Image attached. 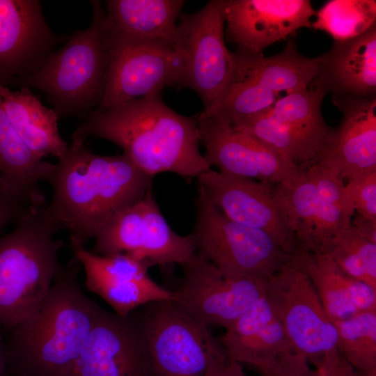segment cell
Instances as JSON below:
<instances>
[{
    "mask_svg": "<svg viewBox=\"0 0 376 376\" xmlns=\"http://www.w3.org/2000/svg\"><path fill=\"white\" fill-rule=\"evenodd\" d=\"M280 185L300 250L320 251L331 238L351 224L352 218L318 196L305 171Z\"/></svg>",
    "mask_w": 376,
    "mask_h": 376,
    "instance_id": "cell-24",
    "label": "cell"
},
{
    "mask_svg": "<svg viewBox=\"0 0 376 376\" xmlns=\"http://www.w3.org/2000/svg\"><path fill=\"white\" fill-rule=\"evenodd\" d=\"M194 206L189 235L196 253L221 272L268 280L292 260V255L265 232L227 217L198 185Z\"/></svg>",
    "mask_w": 376,
    "mask_h": 376,
    "instance_id": "cell-6",
    "label": "cell"
},
{
    "mask_svg": "<svg viewBox=\"0 0 376 376\" xmlns=\"http://www.w3.org/2000/svg\"><path fill=\"white\" fill-rule=\"evenodd\" d=\"M305 173L322 199L352 218L354 210L345 192L343 180L316 162L307 168Z\"/></svg>",
    "mask_w": 376,
    "mask_h": 376,
    "instance_id": "cell-33",
    "label": "cell"
},
{
    "mask_svg": "<svg viewBox=\"0 0 376 376\" xmlns=\"http://www.w3.org/2000/svg\"><path fill=\"white\" fill-rule=\"evenodd\" d=\"M92 253H130L150 266L182 265L196 254L190 235L176 233L163 216L152 188L115 215L95 236Z\"/></svg>",
    "mask_w": 376,
    "mask_h": 376,
    "instance_id": "cell-11",
    "label": "cell"
},
{
    "mask_svg": "<svg viewBox=\"0 0 376 376\" xmlns=\"http://www.w3.org/2000/svg\"><path fill=\"white\" fill-rule=\"evenodd\" d=\"M315 15L311 28L327 33L334 40H348L376 24V1L331 0Z\"/></svg>",
    "mask_w": 376,
    "mask_h": 376,
    "instance_id": "cell-29",
    "label": "cell"
},
{
    "mask_svg": "<svg viewBox=\"0 0 376 376\" xmlns=\"http://www.w3.org/2000/svg\"><path fill=\"white\" fill-rule=\"evenodd\" d=\"M136 311L157 376H204L228 359L210 327L171 299Z\"/></svg>",
    "mask_w": 376,
    "mask_h": 376,
    "instance_id": "cell-7",
    "label": "cell"
},
{
    "mask_svg": "<svg viewBox=\"0 0 376 376\" xmlns=\"http://www.w3.org/2000/svg\"><path fill=\"white\" fill-rule=\"evenodd\" d=\"M198 185L227 217L269 235L288 253L299 250L279 184L237 177L210 169Z\"/></svg>",
    "mask_w": 376,
    "mask_h": 376,
    "instance_id": "cell-12",
    "label": "cell"
},
{
    "mask_svg": "<svg viewBox=\"0 0 376 376\" xmlns=\"http://www.w3.org/2000/svg\"><path fill=\"white\" fill-rule=\"evenodd\" d=\"M219 340L230 360L256 370L295 352L265 295L226 329Z\"/></svg>",
    "mask_w": 376,
    "mask_h": 376,
    "instance_id": "cell-21",
    "label": "cell"
},
{
    "mask_svg": "<svg viewBox=\"0 0 376 376\" xmlns=\"http://www.w3.org/2000/svg\"><path fill=\"white\" fill-rule=\"evenodd\" d=\"M354 376H371V375H368L366 373H362V372L354 370Z\"/></svg>",
    "mask_w": 376,
    "mask_h": 376,
    "instance_id": "cell-41",
    "label": "cell"
},
{
    "mask_svg": "<svg viewBox=\"0 0 376 376\" xmlns=\"http://www.w3.org/2000/svg\"><path fill=\"white\" fill-rule=\"evenodd\" d=\"M345 189L355 214L368 219H376V171L348 180Z\"/></svg>",
    "mask_w": 376,
    "mask_h": 376,
    "instance_id": "cell-34",
    "label": "cell"
},
{
    "mask_svg": "<svg viewBox=\"0 0 376 376\" xmlns=\"http://www.w3.org/2000/svg\"><path fill=\"white\" fill-rule=\"evenodd\" d=\"M88 290L103 299L120 316H127L147 304L172 299V292L150 277L141 281L112 282L85 279Z\"/></svg>",
    "mask_w": 376,
    "mask_h": 376,
    "instance_id": "cell-31",
    "label": "cell"
},
{
    "mask_svg": "<svg viewBox=\"0 0 376 376\" xmlns=\"http://www.w3.org/2000/svg\"><path fill=\"white\" fill-rule=\"evenodd\" d=\"M0 97L6 113L19 136L39 158L59 159L68 144L62 138L53 109L45 106L27 88L13 91L0 85Z\"/></svg>",
    "mask_w": 376,
    "mask_h": 376,
    "instance_id": "cell-25",
    "label": "cell"
},
{
    "mask_svg": "<svg viewBox=\"0 0 376 376\" xmlns=\"http://www.w3.org/2000/svg\"><path fill=\"white\" fill-rule=\"evenodd\" d=\"M292 256L293 263L310 279L332 323L376 311V290L347 275L327 254L299 249Z\"/></svg>",
    "mask_w": 376,
    "mask_h": 376,
    "instance_id": "cell-23",
    "label": "cell"
},
{
    "mask_svg": "<svg viewBox=\"0 0 376 376\" xmlns=\"http://www.w3.org/2000/svg\"><path fill=\"white\" fill-rule=\"evenodd\" d=\"M45 207L33 208L0 237V327L12 330L47 297L62 240Z\"/></svg>",
    "mask_w": 376,
    "mask_h": 376,
    "instance_id": "cell-4",
    "label": "cell"
},
{
    "mask_svg": "<svg viewBox=\"0 0 376 376\" xmlns=\"http://www.w3.org/2000/svg\"><path fill=\"white\" fill-rule=\"evenodd\" d=\"M259 376H318L317 370L301 354L286 353L269 366L256 370Z\"/></svg>",
    "mask_w": 376,
    "mask_h": 376,
    "instance_id": "cell-35",
    "label": "cell"
},
{
    "mask_svg": "<svg viewBox=\"0 0 376 376\" xmlns=\"http://www.w3.org/2000/svg\"><path fill=\"white\" fill-rule=\"evenodd\" d=\"M175 48L182 57V88L194 91L207 113L218 104L235 68L234 52L224 41V0H212L197 12L180 14Z\"/></svg>",
    "mask_w": 376,
    "mask_h": 376,
    "instance_id": "cell-9",
    "label": "cell"
},
{
    "mask_svg": "<svg viewBox=\"0 0 376 376\" xmlns=\"http://www.w3.org/2000/svg\"><path fill=\"white\" fill-rule=\"evenodd\" d=\"M70 244L75 259L84 267L85 279L126 282L150 278L148 269L151 266L130 253L100 256L86 249L84 245Z\"/></svg>",
    "mask_w": 376,
    "mask_h": 376,
    "instance_id": "cell-32",
    "label": "cell"
},
{
    "mask_svg": "<svg viewBox=\"0 0 376 376\" xmlns=\"http://www.w3.org/2000/svg\"><path fill=\"white\" fill-rule=\"evenodd\" d=\"M315 369L318 376H354L355 370L340 354L325 366Z\"/></svg>",
    "mask_w": 376,
    "mask_h": 376,
    "instance_id": "cell-37",
    "label": "cell"
},
{
    "mask_svg": "<svg viewBox=\"0 0 376 376\" xmlns=\"http://www.w3.org/2000/svg\"><path fill=\"white\" fill-rule=\"evenodd\" d=\"M33 207L25 198L0 186V231L11 223H16Z\"/></svg>",
    "mask_w": 376,
    "mask_h": 376,
    "instance_id": "cell-36",
    "label": "cell"
},
{
    "mask_svg": "<svg viewBox=\"0 0 376 376\" xmlns=\"http://www.w3.org/2000/svg\"><path fill=\"white\" fill-rule=\"evenodd\" d=\"M58 42L39 1L0 0V85L31 74Z\"/></svg>",
    "mask_w": 376,
    "mask_h": 376,
    "instance_id": "cell-18",
    "label": "cell"
},
{
    "mask_svg": "<svg viewBox=\"0 0 376 376\" xmlns=\"http://www.w3.org/2000/svg\"><path fill=\"white\" fill-rule=\"evenodd\" d=\"M54 164L36 155L10 123L0 97V185L40 208L45 197L40 182L48 180Z\"/></svg>",
    "mask_w": 376,
    "mask_h": 376,
    "instance_id": "cell-27",
    "label": "cell"
},
{
    "mask_svg": "<svg viewBox=\"0 0 376 376\" xmlns=\"http://www.w3.org/2000/svg\"><path fill=\"white\" fill-rule=\"evenodd\" d=\"M102 37L109 65L104 94L97 109L161 93L166 87L182 88L183 61L173 46L158 41Z\"/></svg>",
    "mask_w": 376,
    "mask_h": 376,
    "instance_id": "cell-13",
    "label": "cell"
},
{
    "mask_svg": "<svg viewBox=\"0 0 376 376\" xmlns=\"http://www.w3.org/2000/svg\"><path fill=\"white\" fill-rule=\"evenodd\" d=\"M320 252L347 275L376 290V244L359 235L351 224L331 238Z\"/></svg>",
    "mask_w": 376,
    "mask_h": 376,
    "instance_id": "cell-30",
    "label": "cell"
},
{
    "mask_svg": "<svg viewBox=\"0 0 376 376\" xmlns=\"http://www.w3.org/2000/svg\"><path fill=\"white\" fill-rule=\"evenodd\" d=\"M315 15L309 0H224L226 39L237 51L263 56L267 46L311 28Z\"/></svg>",
    "mask_w": 376,
    "mask_h": 376,
    "instance_id": "cell-17",
    "label": "cell"
},
{
    "mask_svg": "<svg viewBox=\"0 0 376 376\" xmlns=\"http://www.w3.org/2000/svg\"><path fill=\"white\" fill-rule=\"evenodd\" d=\"M265 297L295 351L320 368L339 355L336 326L308 276L292 259L267 281Z\"/></svg>",
    "mask_w": 376,
    "mask_h": 376,
    "instance_id": "cell-10",
    "label": "cell"
},
{
    "mask_svg": "<svg viewBox=\"0 0 376 376\" xmlns=\"http://www.w3.org/2000/svg\"><path fill=\"white\" fill-rule=\"evenodd\" d=\"M90 25L75 31L29 75L14 81L21 88L37 89L60 118L84 119L103 99L109 54L101 32L104 15L100 1H92Z\"/></svg>",
    "mask_w": 376,
    "mask_h": 376,
    "instance_id": "cell-5",
    "label": "cell"
},
{
    "mask_svg": "<svg viewBox=\"0 0 376 376\" xmlns=\"http://www.w3.org/2000/svg\"><path fill=\"white\" fill-rule=\"evenodd\" d=\"M343 114L316 163L342 180L376 171V97L332 95Z\"/></svg>",
    "mask_w": 376,
    "mask_h": 376,
    "instance_id": "cell-19",
    "label": "cell"
},
{
    "mask_svg": "<svg viewBox=\"0 0 376 376\" xmlns=\"http://www.w3.org/2000/svg\"><path fill=\"white\" fill-rule=\"evenodd\" d=\"M89 136L118 146L152 176L170 172L189 180L211 169L199 150L198 114L176 113L161 93L92 111L73 132L71 143H84Z\"/></svg>",
    "mask_w": 376,
    "mask_h": 376,
    "instance_id": "cell-1",
    "label": "cell"
},
{
    "mask_svg": "<svg viewBox=\"0 0 376 376\" xmlns=\"http://www.w3.org/2000/svg\"><path fill=\"white\" fill-rule=\"evenodd\" d=\"M204 376H248L242 364L228 359L210 370Z\"/></svg>",
    "mask_w": 376,
    "mask_h": 376,
    "instance_id": "cell-39",
    "label": "cell"
},
{
    "mask_svg": "<svg viewBox=\"0 0 376 376\" xmlns=\"http://www.w3.org/2000/svg\"><path fill=\"white\" fill-rule=\"evenodd\" d=\"M77 272L75 264L61 265L42 302L11 330L6 346L11 376H70L100 309Z\"/></svg>",
    "mask_w": 376,
    "mask_h": 376,
    "instance_id": "cell-3",
    "label": "cell"
},
{
    "mask_svg": "<svg viewBox=\"0 0 376 376\" xmlns=\"http://www.w3.org/2000/svg\"><path fill=\"white\" fill-rule=\"evenodd\" d=\"M351 225L359 235L376 244V219L365 218L354 213Z\"/></svg>",
    "mask_w": 376,
    "mask_h": 376,
    "instance_id": "cell-38",
    "label": "cell"
},
{
    "mask_svg": "<svg viewBox=\"0 0 376 376\" xmlns=\"http://www.w3.org/2000/svg\"><path fill=\"white\" fill-rule=\"evenodd\" d=\"M7 358L6 346L3 344L2 337L0 333V376H4L6 373Z\"/></svg>",
    "mask_w": 376,
    "mask_h": 376,
    "instance_id": "cell-40",
    "label": "cell"
},
{
    "mask_svg": "<svg viewBox=\"0 0 376 376\" xmlns=\"http://www.w3.org/2000/svg\"><path fill=\"white\" fill-rule=\"evenodd\" d=\"M334 324L340 354L355 370L376 376V311L359 312Z\"/></svg>",
    "mask_w": 376,
    "mask_h": 376,
    "instance_id": "cell-28",
    "label": "cell"
},
{
    "mask_svg": "<svg viewBox=\"0 0 376 376\" xmlns=\"http://www.w3.org/2000/svg\"><path fill=\"white\" fill-rule=\"evenodd\" d=\"M70 376H157L136 310L120 316L100 307Z\"/></svg>",
    "mask_w": 376,
    "mask_h": 376,
    "instance_id": "cell-15",
    "label": "cell"
},
{
    "mask_svg": "<svg viewBox=\"0 0 376 376\" xmlns=\"http://www.w3.org/2000/svg\"><path fill=\"white\" fill-rule=\"evenodd\" d=\"M325 94L308 87L281 96L267 111L230 123L305 171L322 154L331 129L322 114Z\"/></svg>",
    "mask_w": 376,
    "mask_h": 376,
    "instance_id": "cell-8",
    "label": "cell"
},
{
    "mask_svg": "<svg viewBox=\"0 0 376 376\" xmlns=\"http://www.w3.org/2000/svg\"><path fill=\"white\" fill-rule=\"evenodd\" d=\"M198 123L203 155L221 173L281 185L304 171L260 141L234 130L226 119L199 113Z\"/></svg>",
    "mask_w": 376,
    "mask_h": 376,
    "instance_id": "cell-16",
    "label": "cell"
},
{
    "mask_svg": "<svg viewBox=\"0 0 376 376\" xmlns=\"http://www.w3.org/2000/svg\"><path fill=\"white\" fill-rule=\"evenodd\" d=\"M4 376H9V375H8L7 374V373H6L5 374Z\"/></svg>",
    "mask_w": 376,
    "mask_h": 376,
    "instance_id": "cell-42",
    "label": "cell"
},
{
    "mask_svg": "<svg viewBox=\"0 0 376 376\" xmlns=\"http://www.w3.org/2000/svg\"><path fill=\"white\" fill-rule=\"evenodd\" d=\"M234 54L233 77L277 94L307 88L318 72V56L308 58L301 55L293 38H289L282 51L269 57L252 56L237 50Z\"/></svg>",
    "mask_w": 376,
    "mask_h": 376,
    "instance_id": "cell-26",
    "label": "cell"
},
{
    "mask_svg": "<svg viewBox=\"0 0 376 376\" xmlns=\"http://www.w3.org/2000/svg\"><path fill=\"white\" fill-rule=\"evenodd\" d=\"M101 21L107 38L158 41L176 46L178 19L185 1L108 0Z\"/></svg>",
    "mask_w": 376,
    "mask_h": 376,
    "instance_id": "cell-22",
    "label": "cell"
},
{
    "mask_svg": "<svg viewBox=\"0 0 376 376\" xmlns=\"http://www.w3.org/2000/svg\"><path fill=\"white\" fill-rule=\"evenodd\" d=\"M180 266L171 299L210 327L227 329L265 295L267 280L227 274L196 253Z\"/></svg>",
    "mask_w": 376,
    "mask_h": 376,
    "instance_id": "cell-14",
    "label": "cell"
},
{
    "mask_svg": "<svg viewBox=\"0 0 376 376\" xmlns=\"http://www.w3.org/2000/svg\"><path fill=\"white\" fill-rule=\"evenodd\" d=\"M153 178L123 153L100 155L84 143H71L47 180L52 196L45 208L58 230L70 233V243L84 246L142 198Z\"/></svg>",
    "mask_w": 376,
    "mask_h": 376,
    "instance_id": "cell-2",
    "label": "cell"
},
{
    "mask_svg": "<svg viewBox=\"0 0 376 376\" xmlns=\"http://www.w3.org/2000/svg\"><path fill=\"white\" fill-rule=\"evenodd\" d=\"M318 59L309 88L325 95L375 98L376 24L355 38L334 40Z\"/></svg>",
    "mask_w": 376,
    "mask_h": 376,
    "instance_id": "cell-20",
    "label": "cell"
}]
</instances>
